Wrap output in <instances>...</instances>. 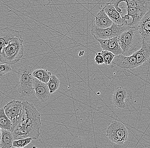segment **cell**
Segmentation results:
<instances>
[{
    "instance_id": "cell-1",
    "label": "cell",
    "mask_w": 150,
    "mask_h": 148,
    "mask_svg": "<svg viewBox=\"0 0 150 148\" xmlns=\"http://www.w3.org/2000/svg\"><path fill=\"white\" fill-rule=\"evenodd\" d=\"M23 104L21 119L13 127L11 132L15 140L25 138L37 139L42 127L41 115L33 104L28 101H23Z\"/></svg>"
},
{
    "instance_id": "cell-2",
    "label": "cell",
    "mask_w": 150,
    "mask_h": 148,
    "mask_svg": "<svg viewBox=\"0 0 150 148\" xmlns=\"http://www.w3.org/2000/svg\"><path fill=\"white\" fill-rule=\"evenodd\" d=\"M118 42L123 51L122 54L129 56L140 49L143 39L136 27H131L118 36Z\"/></svg>"
},
{
    "instance_id": "cell-3",
    "label": "cell",
    "mask_w": 150,
    "mask_h": 148,
    "mask_svg": "<svg viewBox=\"0 0 150 148\" xmlns=\"http://www.w3.org/2000/svg\"><path fill=\"white\" fill-rule=\"evenodd\" d=\"M23 42L22 36L11 40L7 45L1 50V62L12 65L19 61L24 55Z\"/></svg>"
},
{
    "instance_id": "cell-4",
    "label": "cell",
    "mask_w": 150,
    "mask_h": 148,
    "mask_svg": "<svg viewBox=\"0 0 150 148\" xmlns=\"http://www.w3.org/2000/svg\"><path fill=\"white\" fill-rule=\"evenodd\" d=\"M131 27L130 23L119 25L113 23L110 27L106 28H99L93 24L91 29V33L95 38L108 39L118 37Z\"/></svg>"
},
{
    "instance_id": "cell-5",
    "label": "cell",
    "mask_w": 150,
    "mask_h": 148,
    "mask_svg": "<svg viewBox=\"0 0 150 148\" xmlns=\"http://www.w3.org/2000/svg\"><path fill=\"white\" fill-rule=\"evenodd\" d=\"M129 132L124 124L121 122L114 121L108 126L106 137L112 143L122 145L128 139Z\"/></svg>"
},
{
    "instance_id": "cell-6",
    "label": "cell",
    "mask_w": 150,
    "mask_h": 148,
    "mask_svg": "<svg viewBox=\"0 0 150 148\" xmlns=\"http://www.w3.org/2000/svg\"><path fill=\"white\" fill-rule=\"evenodd\" d=\"M31 67H27L20 72L18 91L21 97H28L34 92L33 88L34 77Z\"/></svg>"
},
{
    "instance_id": "cell-7",
    "label": "cell",
    "mask_w": 150,
    "mask_h": 148,
    "mask_svg": "<svg viewBox=\"0 0 150 148\" xmlns=\"http://www.w3.org/2000/svg\"><path fill=\"white\" fill-rule=\"evenodd\" d=\"M4 108L6 115L12 121L13 127L20 121L23 115V102L16 100L11 101Z\"/></svg>"
},
{
    "instance_id": "cell-8",
    "label": "cell",
    "mask_w": 150,
    "mask_h": 148,
    "mask_svg": "<svg viewBox=\"0 0 150 148\" xmlns=\"http://www.w3.org/2000/svg\"><path fill=\"white\" fill-rule=\"evenodd\" d=\"M110 65H113V66L117 65L125 69H131L138 67L134 53L129 56H125L122 54L116 56Z\"/></svg>"
},
{
    "instance_id": "cell-9",
    "label": "cell",
    "mask_w": 150,
    "mask_h": 148,
    "mask_svg": "<svg viewBox=\"0 0 150 148\" xmlns=\"http://www.w3.org/2000/svg\"><path fill=\"white\" fill-rule=\"evenodd\" d=\"M33 88L35 95L39 101L45 103L49 101L51 93L47 83L34 78Z\"/></svg>"
},
{
    "instance_id": "cell-10",
    "label": "cell",
    "mask_w": 150,
    "mask_h": 148,
    "mask_svg": "<svg viewBox=\"0 0 150 148\" xmlns=\"http://www.w3.org/2000/svg\"><path fill=\"white\" fill-rule=\"evenodd\" d=\"M95 39L100 44L103 50L110 51L116 56L122 54L123 51L119 45L118 37L105 39Z\"/></svg>"
},
{
    "instance_id": "cell-11",
    "label": "cell",
    "mask_w": 150,
    "mask_h": 148,
    "mask_svg": "<svg viewBox=\"0 0 150 148\" xmlns=\"http://www.w3.org/2000/svg\"><path fill=\"white\" fill-rule=\"evenodd\" d=\"M150 2L149 0H111L109 2L112 4L117 11L121 14L122 10L119 7V4L121 3H125V6L137 7L148 11Z\"/></svg>"
},
{
    "instance_id": "cell-12",
    "label": "cell",
    "mask_w": 150,
    "mask_h": 148,
    "mask_svg": "<svg viewBox=\"0 0 150 148\" xmlns=\"http://www.w3.org/2000/svg\"><path fill=\"white\" fill-rule=\"evenodd\" d=\"M136 28L139 32L143 40L150 43V2L149 10Z\"/></svg>"
},
{
    "instance_id": "cell-13",
    "label": "cell",
    "mask_w": 150,
    "mask_h": 148,
    "mask_svg": "<svg viewBox=\"0 0 150 148\" xmlns=\"http://www.w3.org/2000/svg\"><path fill=\"white\" fill-rule=\"evenodd\" d=\"M106 4V5L103 7V9L113 23L119 25L128 23L127 20L123 18L120 13L117 11L112 4L108 2Z\"/></svg>"
},
{
    "instance_id": "cell-14",
    "label": "cell",
    "mask_w": 150,
    "mask_h": 148,
    "mask_svg": "<svg viewBox=\"0 0 150 148\" xmlns=\"http://www.w3.org/2000/svg\"><path fill=\"white\" fill-rule=\"evenodd\" d=\"M22 36L20 32L6 27L0 30V47L1 50L8 45L13 38Z\"/></svg>"
},
{
    "instance_id": "cell-15",
    "label": "cell",
    "mask_w": 150,
    "mask_h": 148,
    "mask_svg": "<svg viewBox=\"0 0 150 148\" xmlns=\"http://www.w3.org/2000/svg\"><path fill=\"white\" fill-rule=\"evenodd\" d=\"M134 53L136 57L138 67L142 65L150 59V43L143 40L142 47Z\"/></svg>"
},
{
    "instance_id": "cell-16",
    "label": "cell",
    "mask_w": 150,
    "mask_h": 148,
    "mask_svg": "<svg viewBox=\"0 0 150 148\" xmlns=\"http://www.w3.org/2000/svg\"><path fill=\"white\" fill-rule=\"evenodd\" d=\"M127 96V92L125 88L119 87L113 92L112 102L115 107L120 109L126 108L125 101Z\"/></svg>"
},
{
    "instance_id": "cell-17",
    "label": "cell",
    "mask_w": 150,
    "mask_h": 148,
    "mask_svg": "<svg viewBox=\"0 0 150 148\" xmlns=\"http://www.w3.org/2000/svg\"><path fill=\"white\" fill-rule=\"evenodd\" d=\"M113 23L103 8L96 16L93 24L99 28H106L110 27Z\"/></svg>"
},
{
    "instance_id": "cell-18",
    "label": "cell",
    "mask_w": 150,
    "mask_h": 148,
    "mask_svg": "<svg viewBox=\"0 0 150 148\" xmlns=\"http://www.w3.org/2000/svg\"><path fill=\"white\" fill-rule=\"evenodd\" d=\"M15 139L11 131L1 129V145L0 148H10L13 147Z\"/></svg>"
},
{
    "instance_id": "cell-19",
    "label": "cell",
    "mask_w": 150,
    "mask_h": 148,
    "mask_svg": "<svg viewBox=\"0 0 150 148\" xmlns=\"http://www.w3.org/2000/svg\"><path fill=\"white\" fill-rule=\"evenodd\" d=\"M34 77L44 83H47L52 75L51 72L47 69H38L33 71Z\"/></svg>"
},
{
    "instance_id": "cell-20",
    "label": "cell",
    "mask_w": 150,
    "mask_h": 148,
    "mask_svg": "<svg viewBox=\"0 0 150 148\" xmlns=\"http://www.w3.org/2000/svg\"><path fill=\"white\" fill-rule=\"evenodd\" d=\"M0 128L11 131L13 128V124L11 120L5 113L4 108L0 109Z\"/></svg>"
},
{
    "instance_id": "cell-21",
    "label": "cell",
    "mask_w": 150,
    "mask_h": 148,
    "mask_svg": "<svg viewBox=\"0 0 150 148\" xmlns=\"http://www.w3.org/2000/svg\"><path fill=\"white\" fill-rule=\"evenodd\" d=\"M60 83V82L59 78L55 75H52L50 79L47 83L50 93H53L59 89Z\"/></svg>"
},
{
    "instance_id": "cell-22",
    "label": "cell",
    "mask_w": 150,
    "mask_h": 148,
    "mask_svg": "<svg viewBox=\"0 0 150 148\" xmlns=\"http://www.w3.org/2000/svg\"><path fill=\"white\" fill-rule=\"evenodd\" d=\"M34 139L33 138H25L14 140L13 143V147L15 148H23L28 146Z\"/></svg>"
},
{
    "instance_id": "cell-23",
    "label": "cell",
    "mask_w": 150,
    "mask_h": 148,
    "mask_svg": "<svg viewBox=\"0 0 150 148\" xmlns=\"http://www.w3.org/2000/svg\"><path fill=\"white\" fill-rule=\"evenodd\" d=\"M102 53L104 58L105 62L104 64L105 65H110L116 55L112 52L108 50H103L102 51Z\"/></svg>"
},
{
    "instance_id": "cell-24",
    "label": "cell",
    "mask_w": 150,
    "mask_h": 148,
    "mask_svg": "<svg viewBox=\"0 0 150 148\" xmlns=\"http://www.w3.org/2000/svg\"><path fill=\"white\" fill-rule=\"evenodd\" d=\"M12 71L11 65L8 64L3 63L0 65V76L9 73Z\"/></svg>"
},
{
    "instance_id": "cell-25",
    "label": "cell",
    "mask_w": 150,
    "mask_h": 148,
    "mask_svg": "<svg viewBox=\"0 0 150 148\" xmlns=\"http://www.w3.org/2000/svg\"><path fill=\"white\" fill-rule=\"evenodd\" d=\"M95 62L97 64H104V58L102 55V52H98L96 54L95 57L94 58Z\"/></svg>"
},
{
    "instance_id": "cell-26",
    "label": "cell",
    "mask_w": 150,
    "mask_h": 148,
    "mask_svg": "<svg viewBox=\"0 0 150 148\" xmlns=\"http://www.w3.org/2000/svg\"><path fill=\"white\" fill-rule=\"evenodd\" d=\"M84 53H85V52H84V51H83V50L80 51L79 53V56L81 57L84 56Z\"/></svg>"
}]
</instances>
